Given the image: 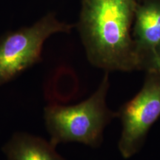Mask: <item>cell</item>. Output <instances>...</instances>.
<instances>
[{"label": "cell", "instance_id": "obj_2", "mask_svg": "<svg viewBox=\"0 0 160 160\" xmlns=\"http://www.w3.org/2000/svg\"><path fill=\"white\" fill-rule=\"evenodd\" d=\"M109 88V73L105 72L99 87L87 99L74 105L51 104L45 107L44 119L50 142L55 147L78 142L99 148L105 128L117 118V113L107 104Z\"/></svg>", "mask_w": 160, "mask_h": 160}, {"label": "cell", "instance_id": "obj_4", "mask_svg": "<svg viewBox=\"0 0 160 160\" xmlns=\"http://www.w3.org/2000/svg\"><path fill=\"white\" fill-rule=\"evenodd\" d=\"M145 72L142 88L116 112L122 124L118 149L124 159L139 153L152 126L160 118V71Z\"/></svg>", "mask_w": 160, "mask_h": 160}, {"label": "cell", "instance_id": "obj_1", "mask_svg": "<svg viewBox=\"0 0 160 160\" xmlns=\"http://www.w3.org/2000/svg\"><path fill=\"white\" fill-rule=\"evenodd\" d=\"M141 0H81L79 31L91 65L105 72L141 71L132 37Z\"/></svg>", "mask_w": 160, "mask_h": 160}, {"label": "cell", "instance_id": "obj_7", "mask_svg": "<svg viewBox=\"0 0 160 160\" xmlns=\"http://www.w3.org/2000/svg\"><path fill=\"white\" fill-rule=\"evenodd\" d=\"M142 71H160V45L145 59Z\"/></svg>", "mask_w": 160, "mask_h": 160}, {"label": "cell", "instance_id": "obj_6", "mask_svg": "<svg viewBox=\"0 0 160 160\" xmlns=\"http://www.w3.org/2000/svg\"><path fill=\"white\" fill-rule=\"evenodd\" d=\"M2 151L8 160H65L50 141L25 132L13 133Z\"/></svg>", "mask_w": 160, "mask_h": 160}, {"label": "cell", "instance_id": "obj_5", "mask_svg": "<svg viewBox=\"0 0 160 160\" xmlns=\"http://www.w3.org/2000/svg\"><path fill=\"white\" fill-rule=\"evenodd\" d=\"M132 37L141 61L160 45V0H141L135 13Z\"/></svg>", "mask_w": 160, "mask_h": 160}, {"label": "cell", "instance_id": "obj_3", "mask_svg": "<svg viewBox=\"0 0 160 160\" xmlns=\"http://www.w3.org/2000/svg\"><path fill=\"white\" fill-rule=\"evenodd\" d=\"M75 25L60 22L49 13L30 27L8 31L0 37V86L42 61L43 45L51 35L71 33Z\"/></svg>", "mask_w": 160, "mask_h": 160}]
</instances>
